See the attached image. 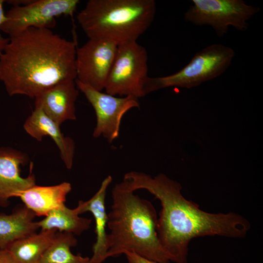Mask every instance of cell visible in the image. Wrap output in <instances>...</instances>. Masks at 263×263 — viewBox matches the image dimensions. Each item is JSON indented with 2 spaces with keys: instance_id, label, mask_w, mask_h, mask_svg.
Listing matches in <instances>:
<instances>
[{
  "instance_id": "obj_1",
  "label": "cell",
  "mask_w": 263,
  "mask_h": 263,
  "mask_svg": "<svg viewBox=\"0 0 263 263\" xmlns=\"http://www.w3.org/2000/svg\"><path fill=\"white\" fill-rule=\"evenodd\" d=\"M123 181L132 191L146 189L160 201L157 235L170 262L188 263V244L194 238L206 236L242 238L250 229L248 220L239 214L202 210L182 195L179 183L164 174L152 177L131 171L124 175Z\"/></svg>"
},
{
  "instance_id": "obj_2",
  "label": "cell",
  "mask_w": 263,
  "mask_h": 263,
  "mask_svg": "<svg viewBox=\"0 0 263 263\" xmlns=\"http://www.w3.org/2000/svg\"><path fill=\"white\" fill-rule=\"evenodd\" d=\"M0 56V80L10 96L36 98L58 83L75 80L76 47L47 28L9 38Z\"/></svg>"
},
{
  "instance_id": "obj_3",
  "label": "cell",
  "mask_w": 263,
  "mask_h": 263,
  "mask_svg": "<svg viewBox=\"0 0 263 263\" xmlns=\"http://www.w3.org/2000/svg\"><path fill=\"white\" fill-rule=\"evenodd\" d=\"M112 196L107 259L129 251L158 263H169L158 237V216L152 203L134 194L124 181L114 186Z\"/></svg>"
},
{
  "instance_id": "obj_4",
  "label": "cell",
  "mask_w": 263,
  "mask_h": 263,
  "mask_svg": "<svg viewBox=\"0 0 263 263\" xmlns=\"http://www.w3.org/2000/svg\"><path fill=\"white\" fill-rule=\"evenodd\" d=\"M156 9L154 0H89L77 19L89 38L118 46L136 41L151 25Z\"/></svg>"
},
{
  "instance_id": "obj_5",
  "label": "cell",
  "mask_w": 263,
  "mask_h": 263,
  "mask_svg": "<svg viewBox=\"0 0 263 263\" xmlns=\"http://www.w3.org/2000/svg\"><path fill=\"white\" fill-rule=\"evenodd\" d=\"M231 48L221 44L209 45L197 53L189 63L176 73L167 76L150 77L146 83V95L170 87L191 88L223 74L235 56Z\"/></svg>"
},
{
  "instance_id": "obj_6",
  "label": "cell",
  "mask_w": 263,
  "mask_h": 263,
  "mask_svg": "<svg viewBox=\"0 0 263 263\" xmlns=\"http://www.w3.org/2000/svg\"><path fill=\"white\" fill-rule=\"evenodd\" d=\"M148 60L146 49L137 41L118 45L106 82V93L137 98L146 95L145 87L149 77Z\"/></svg>"
},
{
  "instance_id": "obj_7",
  "label": "cell",
  "mask_w": 263,
  "mask_h": 263,
  "mask_svg": "<svg viewBox=\"0 0 263 263\" xmlns=\"http://www.w3.org/2000/svg\"><path fill=\"white\" fill-rule=\"evenodd\" d=\"M185 13V19L195 25L211 26L217 35L223 37L230 26L244 31L248 20L260 9L243 0H192Z\"/></svg>"
},
{
  "instance_id": "obj_8",
  "label": "cell",
  "mask_w": 263,
  "mask_h": 263,
  "mask_svg": "<svg viewBox=\"0 0 263 263\" xmlns=\"http://www.w3.org/2000/svg\"><path fill=\"white\" fill-rule=\"evenodd\" d=\"M78 0H32L24 5L13 6L6 14V20L0 30L9 38L31 27L50 29L56 25V18L72 16Z\"/></svg>"
},
{
  "instance_id": "obj_9",
  "label": "cell",
  "mask_w": 263,
  "mask_h": 263,
  "mask_svg": "<svg viewBox=\"0 0 263 263\" xmlns=\"http://www.w3.org/2000/svg\"><path fill=\"white\" fill-rule=\"evenodd\" d=\"M75 82L77 89L84 94L95 111L96 124L93 136H103L111 143L119 136L123 115L129 110L140 107L138 98L132 96L116 97L96 90L76 79Z\"/></svg>"
},
{
  "instance_id": "obj_10",
  "label": "cell",
  "mask_w": 263,
  "mask_h": 263,
  "mask_svg": "<svg viewBox=\"0 0 263 263\" xmlns=\"http://www.w3.org/2000/svg\"><path fill=\"white\" fill-rule=\"evenodd\" d=\"M117 49L112 41L89 38L76 48V79L99 91L105 89Z\"/></svg>"
},
{
  "instance_id": "obj_11",
  "label": "cell",
  "mask_w": 263,
  "mask_h": 263,
  "mask_svg": "<svg viewBox=\"0 0 263 263\" xmlns=\"http://www.w3.org/2000/svg\"><path fill=\"white\" fill-rule=\"evenodd\" d=\"M75 80L61 81L35 98V107L40 108L60 126L68 120H75V103L78 95Z\"/></svg>"
},
{
  "instance_id": "obj_12",
  "label": "cell",
  "mask_w": 263,
  "mask_h": 263,
  "mask_svg": "<svg viewBox=\"0 0 263 263\" xmlns=\"http://www.w3.org/2000/svg\"><path fill=\"white\" fill-rule=\"evenodd\" d=\"M113 180L108 175L102 182L98 191L89 200L79 201L75 208L79 215L89 211L93 215L95 224L96 241L93 247V254L88 263H102L107 259L108 242L106 231L108 214L105 207V199L107 188Z\"/></svg>"
},
{
  "instance_id": "obj_13",
  "label": "cell",
  "mask_w": 263,
  "mask_h": 263,
  "mask_svg": "<svg viewBox=\"0 0 263 263\" xmlns=\"http://www.w3.org/2000/svg\"><path fill=\"white\" fill-rule=\"evenodd\" d=\"M28 162L24 153L10 149H0V202H5L21 191L35 185L30 172L27 177L20 175V166Z\"/></svg>"
},
{
  "instance_id": "obj_14",
  "label": "cell",
  "mask_w": 263,
  "mask_h": 263,
  "mask_svg": "<svg viewBox=\"0 0 263 263\" xmlns=\"http://www.w3.org/2000/svg\"><path fill=\"white\" fill-rule=\"evenodd\" d=\"M23 128L32 137L41 141L44 136H49L59 149L61 158L68 169L72 168L75 152L73 140L61 132L60 126L48 117L40 108L35 107L26 120Z\"/></svg>"
},
{
  "instance_id": "obj_15",
  "label": "cell",
  "mask_w": 263,
  "mask_h": 263,
  "mask_svg": "<svg viewBox=\"0 0 263 263\" xmlns=\"http://www.w3.org/2000/svg\"><path fill=\"white\" fill-rule=\"evenodd\" d=\"M72 186L68 182H63L52 186H38L36 185L18 192L25 206L36 216H47L53 210L66 207L65 203Z\"/></svg>"
},
{
  "instance_id": "obj_16",
  "label": "cell",
  "mask_w": 263,
  "mask_h": 263,
  "mask_svg": "<svg viewBox=\"0 0 263 263\" xmlns=\"http://www.w3.org/2000/svg\"><path fill=\"white\" fill-rule=\"evenodd\" d=\"M35 214L25 206L10 214L0 213V249L14 241L36 233L39 228L33 221Z\"/></svg>"
},
{
  "instance_id": "obj_17",
  "label": "cell",
  "mask_w": 263,
  "mask_h": 263,
  "mask_svg": "<svg viewBox=\"0 0 263 263\" xmlns=\"http://www.w3.org/2000/svg\"><path fill=\"white\" fill-rule=\"evenodd\" d=\"M56 232L55 229L41 230L14 241L5 249L17 263H38Z\"/></svg>"
},
{
  "instance_id": "obj_18",
  "label": "cell",
  "mask_w": 263,
  "mask_h": 263,
  "mask_svg": "<svg viewBox=\"0 0 263 263\" xmlns=\"http://www.w3.org/2000/svg\"><path fill=\"white\" fill-rule=\"evenodd\" d=\"M91 222L90 219L79 217L75 208L65 207L52 211L37 224L41 230L55 229L79 235L90 228Z\"/></svg>"
},
{
  "instance_id": "obj_19",
  "label": "cell",
  "mask_w": 263,
  "mask_h": 263,
  "mask_svg": "<svg viewBox=\"0 0 263 263\" xmlns=\"http://www.w3.org/2000/svg\"><path fill=\"white\" fill-rule=\"evenodd\" d=\"M77 243L74 234L56 232L38 263H88L89 257L75 255L71 251V247L76 246Z\"/></svg>"
},
{
  "instance_id": "obj_20",
  "label": "cell",
  "mask_w": 263,
  "mask_h": 263,
  "mask_svg": "<svg viewBox=\"0 0 263 263\" xmlns=\"http://www.w3.org/2000/svg\"><path fill=\"white\" fill-rule=\"evenodd\" d=\"M4 2V0H0V30L2 24L6 20V14H4L3 8ZM9 41V38H3L0 33V56L3 52Z\"/></svg>"
},
{
  "instance_id": "obj_21",
  "label": "cell",
  "mask_w": 263,
  "mask_h": 263,
  "mask_svg": "<svg viewBox=\"0 0 263 263\" xmlns=\"http://www.w3.org/2000/svg\"><path fill=\"white\" fill-rule=\"evenodd\" d=\"M125 254L128 263H158L145 259L132 251H125Z\"/></svg>"
},
{
  "instance_id": "obj_22",
  "label": "cell",
  "mask_w": 263,
  "mask_h": 263,
  "mask_svg": "<svg viewBox=\"0 0 263 263\" xmlns=\"http://www.w3.org/2000/svg\"><path fill=\"white\" fill-rule=\"evenodd\" d=\"M0 263H17L6 249H0Z\"/></svg>"
}]
</instances>
